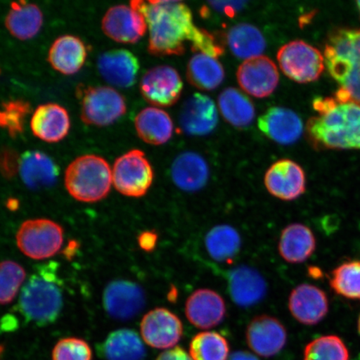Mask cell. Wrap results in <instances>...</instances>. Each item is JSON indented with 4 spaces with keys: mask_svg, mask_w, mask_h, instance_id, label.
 I'll return each mask as SVG.
<instances>
[{
    "mask_svg": "<svg viewBox=\"0 0 360 360\" xmlns=\"http://www.w3.org/2000/svg\"><path fill=\"white\" fill-rule=\"evenodd\" d=\"M139 245L141 249L146 251H152L154 250L157 242V235L154 232L142 233L138 238Z\"/></svg>",
    "mask_w": 360,
    "mask_h": 360,
    "instance_id": "44",
    "label": "cell"
},
{
    "mask_svg": "<svg viewBox=\"0 0 360 360\" xmlns=\"http://www.w3.org/2000/svg\"><path fill=\"white\" fill-rule=\"evenodd\" d=\"M289 309L297 321L304 326H315L328 313V297L317 286L302 283L292 290Z\"/></svg>",
    "mask_w": 360,
    "mask_h": 360,
    "instance_id": "17",
    "label": "cell"
},
{
    "mask_svg": "<svg viewBox=\"0 0 360 360\" xmlns=\"http://www.w3.org/2000/svg\"><path fill=\"white\" fill-rule=\"evenodd\" d=\"M231 298L240 307H250L259 302L266 295L267 285L264 278L255 269L238 267L229 278Z\"/></svg>",
    "mask_w": 360,
    "mask_h": 360,
    "instance_id": "23",
    "label": "cell"
},
{
    "mask_svg": "<svg viewBox=\"0 0 360 360\" xmlns=\"http://www.w3.org/2000/svg\"><path fill=\"white\" fill-rule=\"evenodd\" d=\"M30 105L24 101H12L0 107V128L6 129L12 137L24 131L25 121L30 114Z\"/></svg>",
    "mask_w": 360,
    "mask_h": 360,
    "instance_id": "39",
    "label": "cell"
},
{
    "mask_svg": "<svg viewBox=\"0 0 360 360\" xmlns=\"http://www.w3.org/2000/svg\"><path fill=\"white\" fill-rule=\"evenodd\" d=\"M42 25V12L37 6L24 1L12 3L6 25L13 37L20 40L32 39L39 32Z\"/></svg>",
    "mask_w": 360,
    "mask_h": 360,
    "instance_id": "30",
    "label": "cell"
},
{
    "mask_svg": "<svg viewBox=\"0 0 360 360\" xmlns=\"http://www.w3.org/2000/svg\"><path fill=\"white\" fill-rule=\"evenodd\" d=\"M4 345H0V357L2 356V354H4Z\"/></svg>",
    "mask_w": 360,
    "mask_h": 360,
    "instance_id": "47",
    "label": "cell"
},
{
    "mask_svg": "<svg viewBox=\"0 0 360 360\" xmlns=\"http://www.w3.org/2000/svg\"><path fill=\"white\" fill-rule=\"evenodd\" d=\"M238 83L244 91L255 98H266L278 84V71L266 56H259L243 62L237 71Z\"/></svg>",
    "mask_w": 360,
    "mask_h": 360,
    "instance_id": "12",
    "label": "cell"
},
{
    "mask_svg": "<svg viewBox=\"0 0 360 360\" xmlns=\"http://www.w3.org/2000/svg\"><path fill=\"white\" fill-rule=\"evenodd\" d=\"M314 145L335 150H360V105L339 103L307 124Z\"/></svg>",
    "mask_w": 360,
    "mask_h": 360,
    "instance_id": "3",
    "label": "cell"
},
{
    "mask_svg": "<svg viewBox=\"0 0 360 360\" xmlns=\"http://www.w3.org/2000/svg\"><path fill=\"white\" fill-rule=\"evenodd\" d=\"M173 181L184 191L200 190L209 179L208 165L204 158L193 152L179 155L171 169Z\"/></svg>",
    "mask_w": 360,
    "mask_h": 360,
    "instance_id": "27",
    "label": "cell"
},
{
    "mask_svg": "<svg viewBox=\"0 0 360 360\" xmlns=\"http://www.w3.org/2000/svg\"><path fill=\"white\" fill-rule=\"evenodd\" d=\"M26 277L20 264L6 260L0 263V304L12 302Z\"/></svg>",
    "mask_w": 360,
    "mask_h": 360,
    "instance_id": "38",
    "label": "cell"
},
{
    "mask_svg": "<svg viewBox=\"0 0 360 360\" xmlns=\"http://www.w3.org/2000/svg\"><path fill=\"white\" fill-rule=\"evenodd\" d=\"M228 360H259L255 355L245 352V351H238L233 353Z\"/></svg>",
    "mask_w": 360,
    "mask_h": 360,
    "instance_id": "46",
    "label": "cell"
},
{
    "mask_svg": "<svg viewBox=\"0 0 360 360\" xmlns=\"http://www.w3.org/2000/svg\"><path fill=\"white\" fill-rule=\"evenodd\" d=\"M316 249V238L311 229L302 224H292L283 229L278 252L281 257L291 264L304 262Z\"/></svg>",
    "mask_w": 360,
    "mask_h": 360,
    "instance_id": "24",
    "label": "cell"
},
{
    "mask_svg": "<svg viewBox=\"0 0 360 360\" xmlns=\"http://www.w3.org/2000/svg\"><path fill=\"white\" fill-rule=\"evenodd\" d=\"M17 326L16 321H13V318L12 316H6L2 319V323L0 328H1L3 331H12L15 330Z\"/></svg>",
    "mask_w": 360,
    "mask_h": 360,
    "instance_id": "45",
    "label": "cell"
},
{
    "mask_svg": "<svg viewBox=\"0 0 360 360\" xmlns=\"http://www.w3.org/2000/svg\"><path fill=\"white\" fill-rule=\"evenodd\" d=\"M134 124L139 138L150 145H163L172 137V120L167 112L158 108L143 110L136 116Z\"/></svg>",
    "mask_w": 360,
    "mask_h": 360,
    "instance_id": "28",
    "label": "cell"
},
{
    "mask_svg": "<svg viewBox=\"0 0 360 360\" xmlns=\"http://www.w3.org/2000/svg\"><path fill=\"white\" fill-rule=\"evenodd\" d=\"M278 65L288 78L300 84L316 81L325 70V57L302 40L283 45L277 53Z\"/></svg>",
    "mask_w": 360,
    "mask_h": 360,
    "instance_id": "7",
    "label": "cell"
},
{
    "mask_svg": "<svg viewBox=\"0 0 360 360\" xmlns=\"http://www.w3.org/2000/svg\"><path fill=\"white\" fill-rule=\"evenodd\" d=\"M330 285L337 295L360 300V261H346L332 270Z\"/></svg>",
    "mask_w": 360,
    "mask_h": 360,
    "instance_id": "35",
    "label": "cell"
},
{
    "mask_svg": "<svg viewBox=\"0 0 360 360\" xmlns=\"http://www.w3.org/2000/svg\"><path fill=\"white\" fill-rule=\"evenodd\" d=\"M264 184L269 193L277 199L295 200L305 192L304 171L294 161L281 160L267 170L264 175Z\"/></svg>",
    "mask_w": 360,
    "mask_h": 360,
    "instance_id": "13",
    "label": "cell"
},
{
    "mask_svg": "<svg viewBox=\"0 0 360 360\" xmlns=\"http://www.w3.org/2000/svg\"><path fill=\"white\" fill-rule=\"evenodd\" d=\"M358 331L360 335V314H359V319H358Z\"/></svg>",
    "mask_w": 360,
    "mask_h": 360,
    "instance_id": "48",
    "label": "cell"
},
{
    "mask_svg": "<svg viewBox=\"0 0 360 360\" xmlns=\"http://www.w3.org/2000/svg\"><path fill=\"white\" fill-rule=\"evenodd\" d=\"M156 360H193L191 354L180 347H175L160 354Z\"/></svg>",
    "mask_w": 360,
    "mask_h": 360,
    "instance_id": "43",
    "label": "cell"
},
{
    "mask_svg": "<svg viewBox=\"0 0 360 360\" xmlns=\"http://www.w3.org/2000/svg\"><path fill=\"white\" fill-rule=\"evenodd\" d=\"M62 287L56 263L39 265L21 291L19 308L25 321L40 327L55 322L63 308Z\"/></svg>",
    "mask_w": 360,
    "mask_h": 360,
    "instance_id": "2",
    "label": "cell"
},
{
    "mask_svg": "<svg viewBox=\"0 0 360 360\" xmlns=\"http://www.w3.org/2000/svg\"><path fill=\"white\" fill-rule=\"evenodd\" d=\"M349 353L344 341L336 335H325L306 345L304 360H349Z\"/></svg>",
    "mask_w": 360,
    "mask_h": 360,
    "instance_id": "37",
    "label": "cell"
},
{
    "mask_svg": "<svg viewBox=\"0 0 360 360\" xmlns=\"http://www.w3.org/2000/svg\"><path fill=\"white\" fill-rule=\"evenodd\" d=\"M91 348L78 338H65L58 342L53 349V360H92Z\"/></svg>",
    "mask_w": 360,
    "mask_h": 360,
    "instance_id": "40",
    "label": "cell"
},
{
    "mask_svg": "<svg viewBox=\"0 0 360 360\" xmlns=\"http://www.w3.org/2000/svg\"><path fill=\"white\" fill-rule=\"evenodd\" d=\"M357 4H358V8H359V12H360V1H358Z\"/></svg>",
    "mask_w": 360,
    "mask_h": 360,
    "instance_id": "49",
    "label": "cell"
},
{
    "mask_svg": "<svg viewBox=\"0 0 360 360\" xmlns=\"http://www.w3.org/2000/svg\"><path fill=\"white\" fill-rule=\"evenodd\" d=\"M183 331V323L177 315L165 308L150 310L141 323L143 340L155 349H172L181 340Z\"/></svg>",
    "mask_w": 360,
    "mask_h": 360,
    "instance_id": "10",
    "label": "cell"
},
{
    "mask_svg": "<svg viewBox=\"0 0 360 360\" xmlns=\"http://www.w3.org/2000/svg\"><path fill=\"white\" fill-rule=\"evenodd\" d=\"M112 181L110 165L102 157L87 155L77 158L67 168L66 190L76 200L100 201L108 195Z\"/></svg>",
    "mask_w": 360,
    "mask_h": 360,
    "instance_id": "5",
    "label": "cell"
},
{
    "mask_svg": "<svg viewBox=\"0 0 360 360\" xmlns=\"http://www.w3.org/2000/svg\"><path fill=\"white\" fill-rule=\"evenodd\" d=\"M117 191L128 197L146 195L154 181V171L145 153L133 150L116 160L112 172Z\"/></svg>",
    "mask_w": 360,
    "mask_h": 360,
    "instance_id": "9",
    "label": "cell"
},
{
    "mask_svg": "<svg viewBox=\"0 0 360 360\" xmlns=\"http://www.w3.org/2000/svg\"><path fill=\"white\" fill-rule=\"evenodd\" d=\"M219 106L225 120L235 127H247L255 120L253 103L237 89H224L219 97Z\"/></svg>",
    "mask_w": 360,
    "mask_h": 360,
    "instance_id": "32",
    "label": "cell"
},
{
    "mask_svg": "<svg viewBox=\"0 0 360 360\" xmlns=\"http://www.w3.org/2000/svg\"><path fill=\"white\" fill-rule=\"evenodd\" d=\"M17 245L22 254L33 259L52 257L61 249L64 231L49 219L27 220L16 235Z\"/></svg>",
    "mask_w": 360,
    "mask_h": 360,
    "instance_id": "6",
    "label": "cell"
},
{
    "mask_svg": "<svg viewBox=\"0 0 360 360\" xmlns=\"http://www.w3.org/2000/svg\"><path fill=\"white\" fill-rule=\"evenodd\" d=\"M229 345L217 332H202L193 338L190 354L193 360H227Z\"/></svg>",
    "mask_w": 360,
    "mask_h": 360,
    "instance_id": "36",
    "label": "cell"
},
{
    "mask_svg": "<svg viewBox=\"0 0 360 360\" xmlns=\"http://www.w3.org/2000/svg\"><path fill=\"white\" fill-rule=\"evenodd\" d=\"M100 353L106 360H143L146 354L136 332L126 328L112 332L101 345Z\"/></svg>",
    "mask_w": 360,
    "mask_h": 360,
    "instance_id": "29",
    "label": "cell"
},
{
    "mask_svg": "<svg viewBox=\"0 0 360 360\" xmlns=\"http://www.w3.org/2000/svg\"><path fill=\"white\" fill-rule=\"evenodd\" d=\"M86 46L79 38L64 35L58 38L49 51V62L51 66L65 75L77 73L86 61Z\"/></svg>",
    "mask_w": 360,
    "mask_h": 360,
    "instance_id": "25",
    "label": "cell"
},
{
    "mask_svg": "<svg viewBox=\"0 0 360 360\" xmlns=\"http://www.w3.org/2000/svg\"><path fill=\"white\" fill-rule=\"evenodd\" d=\"M20 159H18L15 152L4 150L0 153V172L4 177L11 178L20 169Z\"/></svg>",
    "mask_w": 360,
    "mask_h": 360,
    "instance_id": "41",
    "label": "cell"
},
{
    "mask_svg": "<svg viewBox=\"0 0 360 360\" xmlns=\"http://www.w3.org/2000/svg\"><path fill=\"white\" fill-rule=\"evenodd\" d=\"M81 119L89 125H110L126 112L124 98L110 87L81 88L79 93Z\"/></svg>",
    "mask_w": 360,
    "mask_h": 360,
    "instance_id": "8",
    "label": "cell"
},
{
    "mask_svg": "<svg viewBox=\"0 0 360 360\" xmlns=\"http://www.w3.org/2000/svg\"><path fill=\"white\" fill-rule=\"evenodd\" d=\"M145 304V292L141 288L128 281L112 282L103 292V305L107 313L120 321L136 316Z\"/></svg>",
    "mask_w": 360,
    "mask_h": 360,
    "instance_id": "16",
    "label": "cell"
},
{
    "mask_svg": "<svg viewBox=\"0 0 360 360\" xmlns=\"http://www.w3.org/2000/svg\"><path fill=\"white\" fill-rule=\"evenodd\" d=\"M186 314L193 326L201 330H209L219 326L224 321L226 314V305L217 292L200 289L188 297Z\"/></svg>",
    "mask_w": 360,
    "mask_h": 360,
    "instance_id": "19",
    "label": "cell"
},
{
    "mask_svg": "<svg viewBox=\"0 0 360 360\" xmlns=\"http://www.w3.org/2000/svg\"><path fill=\"white\" fill-rule=\"evenodd\" d=\"M183 82L174 68L163 65L153 68L143 76L141 91L153 105L170 107L181 96Z\"/></svg>",
    "mask_w": 360,
    "mask_h": 360,
    "instance_id": "11",
    "label": "cell"
},
{
    "mask_svg": "<svg viewBox=\"0 0 360 360\" xmlns=\"http://www.w3.org/2000/svg\"><path fill=\"white\" fill-rule=\"evenodd\" d=\"M205 246L211 258L219 262H228L235 258L240 250V233L229 225H218L207 233Z\"/></svg>",
    "mask_w": 360,
    "mask_h": 360,
    "instance_id": "34",
    "label": "cell"
},
{
    "mask_svg": "<svg viewBox=\"0 0 360 360\" xmlns=\"http://www.w3.org/2000/svg\"><path fill=\"white\" fill-rule=\"evenodd\" d=\"M325 63L332 77L360 105V30L339 29L328 37Z\"/></svg>",
    "mask_w": 360,
    "mask_h": 360,
    "instance_id": "4",
    "label": "cell"
},
{
    "mask_svg": "<svg viewBox=\"0 0 360 360\" xmlns=\"http://www.w3.org/2000/svg\"><path fill=\"white\" fill-rule=\"evenodd\" d=\"M130 6L145 17L150 40L148 52L157 56H180L186 51V43L193 51L219 58L224 47L212 34L193 24L192 13L179 1H132Z\"/></svg>",
    "mask_w": 360,
    "mask_h": 360,
    "instance_id": "1",
    "label": "cell"
},
{
    "mask_svg": "<svg viewBox=\"0 0 360 360\" xmlns=\"http://www.w3.org/2000/svg\"><path fill=\"white\" fill-rule=\"evenodd\" d=\"M20 172L25 186L38 191L52 186L60 171L47 155L39 151H28L20 158Z\"/></svg>",
    "mask_w": 360,
    "mask_h": 360,
    "instance_id": "26",
    "label": "cell"
},
{
    "mask_svg": "<svg viewBox=\"0 0 360 360\" xmlns=\"http://www.w3.org/2000/svg\"><path fill=\"white\" fill-rule=\"evenodd\" d=\"M30 128L41 141L56 143L65 139L70 131V115L64 107L57 103H45L35 110Z\"/></svg>",
    "mask_w": 360,
    "mask_h": 360,
    "instance_id": "22",
    "label": "cell"
},
{
    "mask_svg": "<svg viewBox=\"0 0 360 360\" xmlns=\"http://www.w3.org/2000/svg\"><path fill=\"white\" fill-rule=\"evenodd\" d=\"M217 124V108L209 96L197 93L184 103L179 124L186 134L206 135L212 132Z\"/></svg>",
    "mask_w": 360,
    "mask_h": 360,
    "instance_id": "20",
    "label": "cell"
},
{
    "mask_svg": "<svg viewBox=\"0 0 360 360\" xmlns=\"http://www.w3.org/2000/svg\"><path fill=\"white\" fill-rule=\"evenodd\" d=\"M227 41L233 55L246 60L261 56L266 48L263 34L255 26L249 24L233 27L229 31Z\"/></svg>",
    "mask_w": 360,
    "mask_h": 360,
    "instance_id": "33",
    "label": "cell"
},
{
    "mask_svg": "<svg viewBox=\"0 0 360 360\" xmlns=\"http://www.w3.org/2000/svg\"><path fill=\"white\" fill-rule=\"evenodd\" d=\"M187 79L193 86L206 91L213 90L223 83L224 68L217 58L199 53L188 62Z\"/></svg>",
    "mask_w": 360,
    "mask_h": 360,
    "instance_id": "31",
    "label": "cell"
},
{
    "mask_svg": "<svg viewBox=\"0 0 360 360\" xmlns=\"http://www.w3.org/2000/svg\"><path fill=\"white\" fill-rule=\"evenodd\" d=\"M98 69L108 83L120 88H129L135 83L139 70L136 57L126 49H115L103 53Z\"/></svg>",
    "mask_w": 360,
    "mask_h": 360,
    "instance_id": "21",
    "label": "cell"
},
{
    "mask_svg": "<svg viewBox=\"0 0 360 360\" xmlns=\"http://www.w3.org/2000/svg\"><path fill=\"white\" fill-rule=\"evenodd\" d=\"M247 344L255 354L272 357L280 353L287 342V331L282 323L269 315L252 319L246 330Z\"/></svg>",
    "mask_w": 360,
    "mask_h": 360,
    "instance_id": "14",
    "label": "cell"
},
{
    "mask_svg": "<svg viewBox=\"0 0 360 360\" xmlns=\"http://www.w3.org/2000/svg\"><path fill=\"white\" fill-rule=\"evenodd\" d=\"M211 6L215 8L216 11L225 13V15L233 17L236 13L243 8H244L246 2L245 1H214L210 2Z\"/></svg>",
    "mask_w": 360,
    "mask_h": 360,
    "instance_id": "42",
    "label": "cell"
},
{
    "mask_svg": "<svg viewBox=\"0 0 360 360\" xmlns=\"http://www.w3.org/2000/svg\"><path fill=\"white\" fill-rule=\"evenodd\" d=\"M261 132L273 141L290 146L303 134V122L294 111L283 107L270 108L258 120Z\"/></svg>",
    "mask_w": 360,
    "mask_h": 360,
    "instance_id": "18",
    "label": "cell"
},
{
    "mask_svg": "<svg viewBox=\"0 0 360 360\" xmlns=\"http://www.w3.org/2000/svg\"><path fill=\"white\" fill-rule=\"evenodd\" d=\"M147 28L145 17L131 6L112 7L102 20L103 32L121 44L137 43L146 34Z\"/></svg>",
    "mask_w": 360,
    "mask_h": 360,
    "instance_id": "15",
    "label": "cell"
}]
</instances>
